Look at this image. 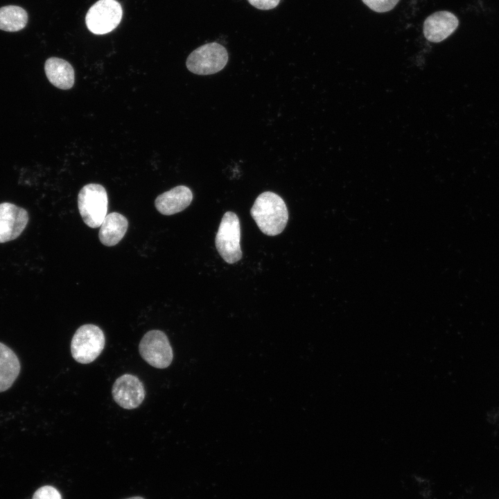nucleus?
<instances>
[{
	"instance_id": "1",
	"label": "nucleus",
	"mask_w": 499,
	"mask_h": 499,
	"mask_svg": "<svg viewBox=\"0 0 499 499\" xmlns=\"http://www.w3.org/2000/svg\"><path fill=\"white\" fill-rule=\"evenodd\" d=\"M250 214L259 229L274 236L281 233L288 220V211L283 200L277 194L265 191L255 200Z\"/></svg>"
},
{
	"instance_id": "2",
	"label": "nucleus",
	"mask_w": 499,
	"mask_h": 499,
	"mask_svg": "<svg viewBox=\"0 0 499 499\" xmlns=\"http://www.w3.org/2000/svg\"><path fill=\"white\" fill-rule=\"evenodd\" d=\"M108 198L105 189L99 184L84 186L78 195V207L83 222L91 228L100 226L107 216Z\"/></svg>"
},
{
	"instance_id": "3",
	"label": "nucleus",
	"mask_w": 499,
	"mask_h": 499,
	"mask_svg": "<svg viewBox=\"0 0 499 499\" xmlns=\"http://www.w3.org/2000/svg\"><path fill=\"white\" fill-rule=\"evenodd\" d=\"M105 344V337L100 327L91 324H84L72 337L71 353L76 362L89 364L98 357Z\"/></svg>"
},
{
	"instance_id": "4",
	"label": "nucleus",
	"mask_w": 499,
	"mask_h": 499,
	"mask_svg": "<svg viewBox=\"0 0 499 499\" xmlns=\"http://www.w3.org/2000/svg\"><path fill=\"white\" fill-rule=\"evenodd\" d=\"M240 238L239 219L235 213L227 211L219 225L215 243L217 251L227 263L233 264L242 258Z\"/></svg>"
},
{
	"instance_id": "5",
	"label": "nucleus",
	"mask_w": 499,
	"mask_h": 499,
	"mask_svg": "<svg viewBox=\"0 0 499 499\" xmlns=\"http://www.w3.org/2000/svg\"><path fill=\"white\" fill-rule=\"evenodd\" d=\"M227 61V49L217 42H211L192 51L186 59V65L191 72L206 76L221 71Z\"/></svg>"
},
{
	"instance_id": "6",
	"label": "nucleus",
	"mask_w": 499,
	"mask_h": 499,
	"mask_svg": "<svg viewBox=\"0 0 499 499\" xmlns=\"http://www.w3.org/2000/svg\"><path fill=\"white\" fill-rule=\"evenodd\" d=\"M139 351L146 362L158 369L168 367L173 359L168 338L159 330H151L144 334L139 344Z\"/></svg>"
},
{
	"instance_id": "7",
	"label": "nucleus",
	"mask_w": 499,
	"mask_h": 499,
	"mask_svg": "<svg viewBox=\"0 0 499 499\" xmlns=\"http://www.w3.org/2000/svg\"><path fill=\"white\" fill-rule=\"evenodd\" d=\"M123 10L116 0H99L87 11L85 23L87 28L96 35L106 34L121 22Z\"/></svg>"
},
{
	"instance_id": "8",
	"label": "nucleus",
	"mask_w": 499,
	"mask_h": 499,
	"mask_svg": "<svg viewBox=\"0 0 499 499\" xmlns=\"http://www.w3.org/2000/svg\"><path fill=\"white\" fill-rule=\"evenodd\" d=\"M114 401L121 408L132 410L143 401L146 391L143 383L134 375L125 374L119 376L112 386Z\"/></svg>"
},
{
	"instance_id": "9",
	"label": "nucleus",
	"mask_w": 499,
	"mask_h": 499,
	"mask_svg": "<svg viewBox=\"0 0 499 499\" xmlns=\"http://www.w3.org/2000/svg\"><path fill=\"white\" fill-rule=\"evenodd\" d=\"M28 221L26 209L9 202L0 204V243L15 240L22 233Z\"/></svg>"
},
{
	"instance_id": "10",
	"label": "nucleus",
	"mask_w": 499,
	"mask_h": 499,
	"mask_svg": "<svg viewBox=\"0 0 499 499\" xmlns=\"http://www.w3.org/2000/svg\"><path fill=\"white\" fill-rule=\"evenodd\" d=\"M457 17L449 11H438L428 16L423 23V35L432 42H440L457 28Z\"/></svg>"
},
{
	"instance_id": "11",
	"label": "nucleus",
	"mask_w": 499,
	"mask_h": 499,
	"mask_svg": "<svg viewBox=\"0 0 499 499\" xmlns=\"http://www.w3.org/2000/svg\"><path fill=\"white\" fill-rule=\"evenodd\" d=\"M192 200L191 190L186 186L180 185L159 195L155 199V205L160 213L170 216L185 209Z\"/></svg>"
},
{
	"instance_id": "12",
	"label": "nucleus",
	"mask_w": 499,
	"mask_h": 499,
	"mask_svg": "<svg viewBox=\"0 0 499 499\" xmlns=\"http://www.w3.org/2000/svg\"><path fill=\"white\" fill-rule=\"evenodd\" d=\"M44 71L49 81L61 89H69L74 84V70L71 64L62 58L51 57L44 64Z\"/></svg>"
},
{
	"instance_id": "13",
	"label": "nucleus",
	"mask_w": 499,
	"mask_h": 499,
	"mask_svg": "<svg viewBox=\"0 0 499 499\" xmlns=\"http://www.w3.org/2000/svg\"><path fill=\"white\" fill-rule=\"evenodd\" d=\"M128 227V221L124 216L117 212L110 213L100 226L99 240L105 246H114L123 238Z\"/></svg>"
},
{
	"instance_id": "14",
	"label": "nucleus",
	"mask_w": 499,
	"mask_h": 499,
	"mask_svg": "<svg viewBox=\"0 0 499 499\" xmlns=\"http://www.w3.org/2000/svg\"><path fill=\"white\" fill-rule=\"evenodd\" d=\"M21 366L15 353L0 342V392L8 389L17 379Z\"/></svg>"
},
{
	"instance_id": "15",
	"label": "nucleus",
	"mask_w": 499,
	"mask_h": 499,
	"mask_svg": "<svg viewBox=\"0 0 499 499\" xmlns=\"http://www.w3.org/2000/svg\"><path fill=\"white\" fill-rule=\"evenodd\" d=\"M28 15L21 7L14 5L0 8V30L17 32L27 25Z\"/></svg>"
},
{
	"instance_id": "16",
	"label": "nucleus",
	"mask_w": 499,
	"mask_h": 499,
	"mask_svg": "<svg viewBox=\"0 0 499 499\" xmlns=\"http://www.w3.org/2000/svg\"><path fill=\"white\" fill-rule=\"evenodd\" d=\"M371 10L377 12H385L392 10L399 0H362Z\"/></svg>"
},
{
	"instance_id": "17",
	"label": "nucleus",
	"mask_w": 499,
	"mask_h": 499,
	"mask_svg": "<svg viewBox=\"0 0 499 499\" xmlns=\"http://www.w3.org/2000/svg\"><path fill=\"white\" fill-rule=\"evenodd\" d=\"M33 499H62L60 493L53 487L44 486L33 494Z\"/></svg>"
},
{
	"instance_id": "18",
	"label": "nucleus",
	"mask_w": 499,
	"mask_h": 499,
	"mask_svg": "<svg viewBox=\"0 0 499 499\" xmlns=\"http://www.w3.org/2000/svg\"><path fill=\"white\" fill-rule=\"evenodd\" d=\"M254 7L260 10H270L278 6L280 0H247Z\"/></svg>"
},
{
	"instance_id": "19",
	"label": "nucleus",
	"mask_w": 499,
	"mask_h": 499,
	"mask_svg": "<svg viewBox=\"0 0 499 499\" xmlns=\"http://www.w3.org/2000/svg\"><path fill=\"white\" fill-rule=\"evenodd\" d=\"M125 499H144V498L142 497H139V496H134V497H131V498H125Z\"/></svg>"
}]
</instances>
